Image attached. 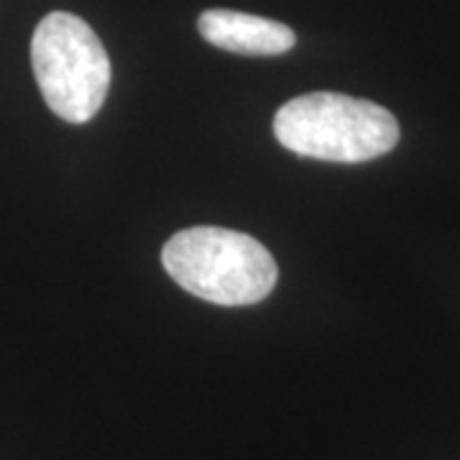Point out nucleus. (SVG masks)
<instances>
[{
    "instance_id": "f257e3e1",
    "label": "nucleus",
    "mask_w": 460,
    "mask_h": 460,
    "mask_svg": "<svg viewBox=\"0 0 460 460\" xmlns=\"http://www.w3.org/2000/svg\"><path fill=\"white\" fill-rule=\"evenodd\" d=\"M162 263L181 289L220 307L256 305L279 279L277 261L263 243L215 226L174 233L162 251Z\"/></svg>"
},
{
    "instance_id": "f03ea898",
    "label": "nucleus",
    "mask_w": 460,
    "mask_h": 460,
    "mask_svg": "<svg viewBox=\"0 0 460 460\" xmlns=\"http://www.w3.org/2000/svg\"><path fill=\"white\" fill-rule=\"evenodd\" d=\"M274 136L281 146L307 159L363 164L399 144V123L371 100L341 93H307L277 111Z\"/></svg>"
},
{
    "instance_id": "7ed1b4c3",
    "label": "nucleus",
    "mask_w": 460,
    "mask_h": 460,
    "mask_svg": "<svg viewBox=\"0 0 460 460\" xmlns=\"http://www.w3.org/2000/svg\"><path fill=\"white\" fill-rule=\"evenodd\" d=\"M31 66L41 98L66 123L93 120L111 90V57L93 26L75 13L54 11L39 21Z\"/></svg>"
},
{
    "instance_id": "20e7f679",
    "label": "nucleus",
    "mask_w": 460,
    "mask_h": 460,
    "mask_svg": "<svg viewBox=\"0 0 460 460\" xmlns=\"http://www.w3.org/2000/svg\"><path fill=\"white\" fill-rule=\"evenodd\" d=\"M198 31L208 44L243 57H279L296 47V33L287 23L230 8L202 11Z\"/></svg>"
}]
</instances>
